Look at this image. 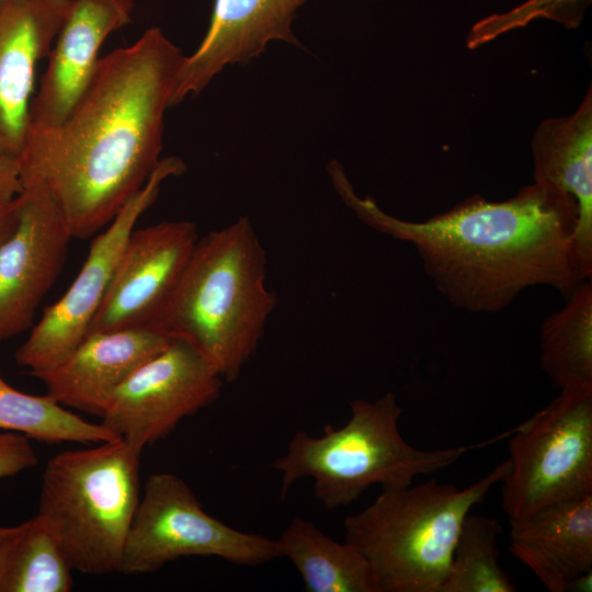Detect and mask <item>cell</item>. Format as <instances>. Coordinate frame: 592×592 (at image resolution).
Instances as JSON below:
<instances>
[{
    "label": "cell",
    "mask_w": 592,
    "mask_h": 592,
    "mask_svg": "<svg viewBox=\"0 0 592 592\" xmlns=\"http://www.w3.org/2000/svg\"><path fill=\"white\" fill-rule=\"evenodd\" d=\"M223 382L189 344L172 340L116 390L101 423L143 452L168 436L184 418L214 402Z\"/></svg>",
    "instance_id": "obj_10"
},
{
    "label": "cell",
    "mask_w": 592,
    "mask_h": 592,
    "mask_svg": "<svg viewBox=\"0 0 592 592\" xmlns=\"http://www.w3.org/2000/svg\"><path fill=\"white\" fill-rule=\"evenodd\" d=\"M328 173L358 219L414 247L435 288L460 310L496 314L535 286L553 287L567 297L581 282L571 254L577 206L556 189L533 182L500 202L474 195L411 221L360 196L338 161L328 164Z\"/></svg>",
    "instance_id": "obj_2"
},
{
    "label": "cell",
    "mask_w": 592,
    "mask_h": 592,
    "mask_svg": "<svg viewBox=\"0 0 592 592\" xmlns=\"http://www.w3.org/2000/svg\"><path fill=\"white\" fill-rule=\"evenodd\" d=\"M376 1V0H375Z\"/></svg>",
    "instance_id": "obj_29"
},
{
    "label": "cell",
    "mask_w": 592,
    "mask_h": 592,
    "mask_svg": "<svg viewBox=\"0 0 592 592\" xmlns=\"http://www.w3.org/2000/svg\"><path fill=\"white\" fill-rule=\"evenodd\" d=\"M141 452L123 439L62 451L46 464L38 513L72 569L118 572L140 498Z\"/></svg>",
    "instance_id": "obj_6"
},
{
    "label": "cell",
    "mask_w": 592,
    "mask_h": 592,
    "mask_svg": "<svg viewBox=\"0 0 592 592\" xmlns=\"http://www.w3.org/2000/svg\"><path fill=\"white\" fill-rule=\"evenodd\" d=\"M189 220H168L129 235L88 334L150 327L173 293L198 240Z\"/></svg>",
    "instance_id": "obj_12"
},
{
    "label": "cell",
    "mask_w": 592,
    "mask_h": 592,
    "mask_svg": "<svg viewBox=\"0 0 592 592\" xmlns=\"http://www.w3.org/2000/svg\"><path fill=\"white\" fill-rule=\"evenodd\" d=\"M102 1H106V2H112V3H116V2H121L123 0H102Z\"/></svg>",
    "instance_id": "obj_28"
},
{
    "label": "cell",
    "mask_w": 592,
    "mask_h": 592,
    "mask_svg": "<svg viewBox=\"0 0 592 592\" xmlns=\"http://www.w3.org/2000/svg\"><path fill=\"white\" fill-rule=\"evenodd\" d=\"M307 1L215 0L202 43L183 59L171 106L201 93L225 67L260 56L270 42L298 44L292 22Z\"/></svg>",
    "instance_id": "obj_15"
},
{
    "label": "cell",
    "mask_w": 592,
    "mask_h": 592,
    "mask_svg": "<svg viewBox=\"0 0 592 592\" xmlns=\"http://www.w3.org/2000/svg\"><path fill=\"white\" fill-rule=\"evenodd\" d=\"M184 169L178 157L161 158L145 185L94 238L76 278L56 303L44 309L15 352L16 363L31 375L61 363L86 338L136 223L157 200L161 184Z\"/></svg>",
    "instance_id": "obj_9"
},
{
    "label": "cell",
    "mask_w": 592,
    "mask_h": 592,
    "mask_svg": "<svg viewBox=\"0 0 592 592\" xmlns=\"http://www.w3.org/2000/svg\"><path fill=\"white\" fill-rule=\"evenodd\" d=\"M172 340L150 327L90 333L61 363L32 375L64 407L101 418L123 383Z\"/></svg>",
    "instance_id": "obj_16"
},
{
    "label": "cell",
    "mask_w": 592,
    "mask_h": 592,
    "mask_svg": "<svg viewBox=\"0 0 592 592\" xmlns=\"http://www.w3.org/2000/svg\"><path fill=\"white\" fill-rule=\"evenodd\" d=\"M275 544L308 592H380L368 561L354 545L333 539L307 520L294 517Z\"/></svg>",
    "instance_id": "obj_19"
},
{
    "label": "cell",
    "mask_w": 592,
    "mask_h": 592,
    "mask_svg": "<svg viewBox=\"0 0 592 592\" xmlns=\"http://www.w3.org/2000/svg\"><path fill=\"white\" fill-rule=\"evenodd\" d=\"M351 417L341 428L325 426L311 436L297 431L287 451L272 467L282 474V498L301 478L314 480L315 498L334 510L356 501L373 485L406 487L420 475L444 469L466 453L508 439L511 430L477 444L424 451L410 445L399 432L402 414L397 396L350 402Z\"/></svg>",
    "instance_id": "obj_4"
},
{
    "label": "cell",
    "mask_w": 592,
    "mask_h": 592,
    "mask_svg": "<svg viewBox=\"0 0 592 592\" xmlns=\"http://www.w3.org/2000/svg\"><path fill=\"white\" fill-rule=\"evenodd\" d=\"M502 527L493 517L468 513L462 524L441 592H514L500 565L497 539Z\"/></svg>",
    "instance_id": "obj_23"
},
{
    "label": "cell",
    "mask_w": 592,
    "mask_h": 592,
    "mask_svg": "<svg viewBox=\"0 0 592 592\" xmlns=\"http://www.w3.org/2000/svg\"><path fill=\"white\" fill-rule=\"evenodd\" d=\"M534 182L569 196L577 206L571 239L580 281L592 278V92L570 115L546 118L531 141Z\"/></svg>",
    "instance_id": "obj_17"
},
{
    "label": "cell",
    "mask_w": 592,
    "mask_h": 592,
    "mask_svg": "<svg viewBox=\"0 0 592 592\" xmlns=\"http://www.w3.org/2000/svg\"><path fill=\"white\" fill-rule=\"evenodd\" d=\"M73 0H0V152L18 159L37 64L48 56Z\"/></svg>",
    "instance_id": "obj_14"
},
{
    "label": "cell",
    "mask_w": 592,
    "mask_h": 592,
    "mask_svg": "<svg viewBox=\"0 0 592 592\" xmlns=\"http://www.w3.org/2000/svg\"><path fill=\"white\" fill-rule=\"evenodd\" d=\"M132 8V0H73L31 101L27 129L55 128L66 119L92 80L101 45L130 21Z\"/></svg>",
    "instance_id": "obj_13"
},
{
    "label": "cell",
    "mask_w": 592,
    "mask_h": 592,
    "mask_svg": "<svg viewBox=\"0 0 592 592\" xmlns=\"http://www.w3.org/2000/svg\"><path fill=\"white\" fill-rule=\"evenodd\" d=\"M22 191L18 159L0 152V202L13 201Z\"/></svg>",
    "instance_id": "obj_25"
},
{
    "label": "cell",
    "mask_w": 592,
    "mask_h": 592,
    "mask_svg": "<svg viewBox=\"0 0 592 592\" xmlns=\"http://www.w3.org/2000/svg\"><path fill=\"white\" fill-rule=\"evenodd\" d=\"M512 429L502 508L510 524L592 493V390H560Z\"/></svg>",
    "instance_id": "obj_7"
},
{
    "label": "cell",
    "mask_w": 592,
    "mask_h": 592,
    "mask_svg": "<svg viewBox=\"0 0 592 592\" xmlns=\"http://www.w3.org/2000/svg\"><path fill=\"white\" fill-rule=\"evenodd\" d=\"M10 531H11V526H9V527L0 526V556H1L3 544H4L5 539H7Z\"/></svg>",
    "instance_id": "obj_27"
},
{
    "label": "cell",
    "mask_w": 592,
    "mask_h": 592,
    "mask_svg": "<svg viewBox=\"0 0 592 592\" xmlns=\"http://www.w3.org/2000/svg\"><path fill=\"white\" fill-rule=\"evenodd\" d=\"M508 471L505 459L464 489L435 479L383 489L345 517V540L366 558L380 592H441L466 515Z\"/></svg>",
    "instance_id": "obj_5"
},
{
    "label": "cell",
    "mask_w": 592,
    "mask_h": 592,
    "mask_svg": "<svg viewBox=\"0 0 592 592\" xmlns=\"http://www.w3.org/2000/svg\"><path fill=\"white\" fill-rule=\"evenodd\" d=\"M72 571L39 514L11 526L0 556V592H68Z\"/></svg>",
    "instance_id": "obj_21"
},
{
    "label": "cell",
    "mask_w": 592,
    "mask_h": 592,
    "mask_svg": "<svg viewBox=\"0 0 592 592\" xmlns=\"http://www.w3.org/2000/svg\"><path fill=\"white\" fill-rule=\"evenodd\" d=\"M277 298L246 216L198 238L152 328L195 350L227 382L253 356Z\"/></svg>",
    "instance_id": "obj_3"
},
{
    "label": "cell",
    "mask_w": 592,
    "mask_h": 592,
    "mask_svg": "<svg viewBox=\"0 0 592 592\" xmlns=\"http://www.w3.org/2000/svg\"><path fill=\"white\" fill-rule=\"evenodd\" d=\"M36 463L37 456L27 436L0 430V478L15 476Z\"/></svg>",
    "instance_id": "obj_24"
},
{
    "label": "cell",
    "mask_w": 592,
    "mask_h": 592,
    "mask_svg": "<svg viewBox=\"0 0 592 592\" xmlns=\"http://www.w3.org/2000/svg\"><path fill=\"white\" fill-rule=\"evenodd\" d=\"M184 57L151 27L100 58L60 125L26 130L18 157L23 187H45L72 238L104 229L158 166Z\"/></svg>",
    "instance_id": "obj_1"
},
{
    "label": "cell",
    "mask_w": 592,
    "mask_h": 592,
    "mask_svg": "<svg viewBox=\"0 0 592 592\" xmlns=\"http://www.w3.org/2000/svg\"><path fill=\"white\" fill-rule=\"evenodd\" d=\"M0 430L45 443L95 444L121 439L102 423H92L49 395L20 391L0 375Z\"/></svg>",
    "instance_id": "obj_22"
},
{
    "label": "cell",
    "mask_w": 592,
    "mask_h": 592,
    "mask_svg": "<svg viewBox=\"0 0 592 592\" xmlns=\"http://www.w3.org/2000/svg\"><path fill=\"white\" fill-rule=\"evenodd\" d=\"M217 557L240 566L278 558L275 539L236 530L206 513L178 475L148 477L124 543L119 571H157L183 557Z\"/></svg>",
    "instance_id": "obj_8"
},
{
    "label": "cell",
    "mask_w": 592,
    "mask_h": 592,
    "mask_svg": "<svg viewBox=\"0 0 592 592\" xmlns=\"http://www.w3.org/2000/svg\"><path fill=\"white\" fill-rule=\"evenodd\" d=\"M16 202L15 225L0 244V342L33 326L72 239L44 186L23 187Z\"/></svg>",
    "instance_id": "obj_11"
},
{
    "label": "cell",
    "mask_w": 592,
    "mask_h": 592,
    "mask_svg": "<svg viewBox=\"0 0 592 592\" xmlns=\"http://www.w3.org/2000/svg\"><path fill=\"white\" fill-rule=\"evenodd\" d=\"M539 363L560 390H592V278L581 281L566 305L539 330Z\"/></svg>",
    "instance_id": "obj_20"
},
{
    "label": "cell",
    "mask_w": 592,
    "mask_h": 592,
    "mask_svg": "<svg viewBox=\"0 0 592 592\" xmlns=\"http://www.w3.org/2000/svg\"><path fill=\"white\" fill-rule=\"evenodd\" d=\"M16 218V197L10 202H0V244L14 227Z\"/></svg>",
    "instance_id": "obj_26"
},
{
    "label": "cell",
    "mask_w": 592,
    "mask_h": 592,
    "mask_svg": "<svg viewBox=\"0 0 592 592\" xmlns=\"http://www.w3.org/2000/svg\"><path fill=\"white\" fill-rule=\"evenodd\" d=\"M509 549L550 592L570 591L592 571V493L511 524Z\"/></svg>",
    "instance_id": "obj_18"
}]
</instances>
